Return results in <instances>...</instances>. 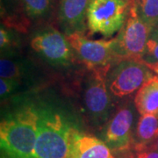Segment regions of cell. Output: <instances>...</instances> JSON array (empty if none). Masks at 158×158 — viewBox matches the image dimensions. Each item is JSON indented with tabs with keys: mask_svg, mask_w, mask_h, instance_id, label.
Masks as SVG:
<instances>
[{
	"mask_svg": "<svg viewBox=\"0 0 158 158\" xmlns=\"http://www.w3.org/2000/svg\"><path fill=\"white\" fill-rule=\"evenodd\" d=\"M141 61L125 59L117 62L106 76V85L111 94L117 98L130 96L155 75Z\"/></svg>",
	"mask_w": 158,
	"mask_h": 158,
	"instance_id": "cell-6",
	"label": "cell"
},
{
	"mask_svg": "<svg viewBox=\"0 0 158 158\" xmlns=\"http://www.w3.org/2000/svg\"><path fill=\"white\" fill-rule=\"evenodd\" d=\"M66 36L76 57L90 70L106 77L110 69L119 62L113 50V39L90 40L81 33Z\"/></svg>",
	"mask_w": 158,
	"mask_h": 158,
	"instance_id": "cell-5",
	"label": "cell"
},
{
	"mask_svg": "<svg viewBox=\"0 0 158 158\" xmlns=\"http://www.w3.org/2000/svg\"><path fill=\"white\" fill-rule=\"evenodd\" d=\"M39 114L34 103H26L6 115L0 124L1 158H34Z\"/></svg>",
	"mask_w": 158,
	"mask_h": 158,
	"instance_id": "cell-1",
	"label": "cell"
},
{
	"mask_svg": "<svg viewBox=\"0 0 158 158\" xmlns=\"http://www.w3.org/2000/svg\"><path fill=\"white\" fill-rule=\"evenodd\" d=\"M68 158H114L104 141L74 128L69 142Z\"/></svg>",
	"mask_w": 158,
	"mask_h": 158,
	"instance_id": "cell-11",
	"label": "cell"
},
{
	"mask_svg": "<svg viewBox=\"0 0 158 158\" xmlns=\"http://www.w3.org/2000/svg\"><path fill=\"white\" fill-rule=\"evenodd\" d=\"M136 158H158V150L148 149V150H141L138 153Z\"/></svg>",
	"mask_w": 158,
	"mask_h": 158,
	"instance_id": "cell-21",
	"label": "cell"
},
{
	"mask_svg": "<svg viewBox=\"0 0 158 158\" xmlns=\"http://www.w3.org/2000/svg\"><path fill=\"white\" fill-rule=\"evenodd\" d=\"M90 0H58L56 21L66 35L85 34L87 27V11Z\"/></svg>",
	"mask_w": 158,
	"mask_h": 158,
	"instance_id": "cell-10",
	"label": "cell"
},
{
	"mask_svg": "<svg viewBox=\"0 0 158 158\" xmlns=\"http://www.w3.org/2000/svg\"><path fill=\"white\" fill-rule=\"evenodd\" d=\"M151 28L141 19L131 2L127 19L113 39V50L118 61L125 59L141 61Z\"/></svg>",
	"mask_w": 158,
	"mask_h": 158,
	"instance_id": "cell-4",
	"label": "cell"
},
{
	"mask_svg": "<svg viewBox=\"0 0 158 158\" xmlns=\"http://www.w3.org/2000/svg\"><path fill=\"white\" fill-rule=\"evenodd\" d=\"M1 10L6 26L24 27L26 22L30 23L23 14L22 0H1Z\"/></svg>",
	"mask_w": 158,
	"mask_h": 158,
	"instance_id": "cell-15",
	"label": "cell"
},
{
	"mask_svg": "<svg viewBox=\"0 0 158 158\" xmlns=\"http://www.w3.org/2000/svg\"><path fill=\"white\" fill-rule=\"evenodd\" d=\"M19 81L16 79H0V96L1 99H6L14 94L19 88Z\"/></svg>",
	"mask_w": 158,
	"mask_h": 158,
	"instance_id": "cell-19",
	"label": "cell"
},
{
	"mask_svg": "<svg viewBox=\"0 0 158 158\" xmlns=\"http://www.w3.org/2000/svg\"><path fill=\"white\" fill-rule=\"evenodd\" d=\"M134 104L141 115H158V75H155L139 89Z\"/></svg>",
	"mask_w": 158,
	"mask_h": 158,
	"instance_id": "cell-12",
	"label": "cell"
},
{
	"mask_svg": "<svg viewBox=\"0 0 158 158\" xmlns=\"http://www.w3.org/2000/svg\"><path fill=\"white\" fill-rule=\"evenodd\" d=\"M14 34L11 32V29H7L3 25L0 28V48L1 52L11 49L14 41Z\"/></svg>",
	"mask_w": 158,
	"mask_h": 158,
	"instance_id": "cell-20",
	"label": "cell"
},
{
	"mask_svg": "<svg viewBox=\"0 0 158 158\" xmlns=\"http://www.w3.org/2000/svg\"><path fill=\"white\" fill-rule=\"evenodd\" d=\"M58 0H22L24 16L30 23L48 21L56 14Z\"/></svg>",
	"mask_w": 158,
	"mask_h": 158,
	"instance_id": "cell-13",
	"label": "cell"
},
{
	"mask_svg": "<svg viewBox=\"0 0 158 158\" xmlns=\"http://www.w3.org/2000/svg\"><path fill=\"white\" fill-rule=\"evenodd\" d=\"M110 90L106 85V77L90 70L85 81L84 89V105L90 124L102 127L109 120L113 103Z\"/></svg>",
	"mask_w": 158,
	"mask_h": 158,
	"instance_id": "cell-8",
	"label": "cell"
},
{
	"mask_svg": "<svg viewBox=\"0 0 158 158\" xmlns=\"http://www.w3.org/2000/svg\"><path fill=\"white\" fill-rule=\"evenodd\" d=\"M141 19L150 27H158V0H131Z\"/></svg>",
	"mask_w": 158,
	"mask_h": 158,
	"instance_id": "cell-17",
	"label": "cell"
},
{
	"mask_svg": "<svg viewBox=\"0 0 158 158\" xmlns=\"http://www.w3.org/2000/svg\"><path fill=\"white\" fill-rule=\"evenodd\" d=\"M130 0H90L87 27L91 34L105 38L118 33L129 13Z\"/></svg>",
	"mask_w": 158,
	"mask_h": 158,
	"instance_id": "cell-3",
	"label": "cell"
},
{
	"mask_svg": "<svg viewBox=\"0 0 158 158\" xmlns=\"http://www.w3.org/2000/svg\"><path fill=\"white\" fill-rule=\"evenodd\" d=\"M35 105L39 120L34 158H68L75 127L60 109L42 103Z\"/></svg>",
	"mask_w": 158,
	"mask_h": 158,
	"instance_id": "cell-2",
	"label": "cell"
},
{
	"mask_svg": "<svg viewBox=\"0 0 158 158\" xmlns=\"http://www.w3.org/2000/svg\"><path fill=\"white\" fill-rule=\"evenodd\" d=\"M158 138V115L145 114L138 118L135 129L136 148L142 150L144 147Z\"/></svg>",
	"mask_w": 158,
	"mask_h": 158,
	"instance_id": "cell-14",
	"label": "cell"
},
{
	"mask_svg": "<svg viewBox=\"0 0 158 158\" xmlns=\"http://www.w3.org/2000/svg\"><path fill=\"white\" fill-rule=\"evenodd\" d=\"M130 1H131V0H130Z\"/></svg>",
	"mask_w": 158,
	"mask_h": 158,
	"instance_id": "cell-23",
	"label": "cell"
},
{
	"mask_svg": "<svg viewBox=\"0 0 158 158\" xmlns=\"http://www.w3.org/2000/svg\"><path fill=\"white\" fill-rule=\"evenodd\" d=\"M27 68L21 61L6 57H1L0 60V77L1 78L16 79L20 81L26 76Z\"/></svg>",
	"mask_w": 158,
	"mask_h": 158,
	"instance_id": "cell-18",
	"label": "cell"
},
{
	"mask_svg": "<svg viewBox=\"0 0 158 158\" xmlns=\"http://www.w3.org/2000/svg\"><path fill=\"white\" fill-rule=\"evenodd\" d=\"M135 104L127 103L109 118L103 132V141L111 150L121 151L129 148L135 121Z\"/></svg>",
	"mask_w": 158,
	"mask_h": 158,
	"instance_id": "cell-9",
	"label": "cell"
},
{
	"mask_svg": "<svg viewBox=\"0 0 158 158\" xmlns=\"http://www.w3.org/2000/svg\"><path fill=\"white\" fill-rule=\"evenodd\" d=\"M155 148H156V149H157V150H158V138L156 139V143H155Z\"/></svg>",
	"mask_w": 158,
	"mask_h": 158,
	"instance_id": "cell-22",
	"label": "cell"
},
{
	"mask_svg": "<svg viewBox=\"0 0 158 158\" xmlns=\"http://www.w3.org/2000/svg\"><path fill=\"white\" fill-rule=\"evenodd\" d=\"M141 62L158 75V27H152Z\"/></svg>",
	"mask_w": 158,
	"mask_h": 158,
	"instance_id": "cell-16",
	"label": "cell"
},
{
	"mask_svg": "<svg viewBox=\"0 0 158 158\" xmlns=\"http://www.w3.org/2000/svg\"><path fill=\"white\" fill-rule=\"evenodd\" d=\"M30 46L52 66H69L76 57L66 34L50 26L38 30L33 35Z\"/></svg>",
	"mask_w": 158,
	"mask_h": 158,
	"instance_id": "cell-7",
	"label": "cell"
}]
</instances>
